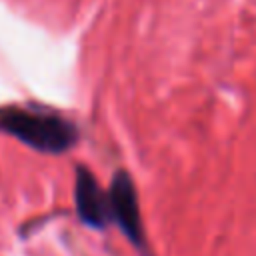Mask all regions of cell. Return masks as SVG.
<instances>
[{
  "mask_svg": "<svg viewBox=\"0 0 256 256\" xmlns=\"http://www.w3.org/2000/svg\"><path fill=\"white\" fill-rule=\"evenodd\" d=\"M0 132L42 154H62L78 142V126L72 120L38 106L0 108Z\"/></svg>",
  "mask_w": 256,
  "mask_h": 256,
  "instance_id": "6da1fadb",
  "label": "cell"
},
{
  "mask_svg": "<svg viewBox=\"0 0 256 256\" xmlns=\"http://www.w3.org/2000/svg\"><path fill=\"white\" fill-rule=\"evenodd\" d=\"M110 200H112V214L114 224L122 230V234L130 240L134 248L148 254L146 250V234L142 226L140 206H138V194L136 186L126 170H118L110 184Z\"/></svg>",
  "mask_w": 256,
  "mask_h": 256,
  "instance_id": "7a4b0ae2",
  "label": "cell"
},
{
  "mask_svg": "<svg viewBox=\"0 0 256 256\" xmlns=\"http://www.w3.org/2000/svg\"><path fill=\"white\" fill-rule=\"evenodd\" d=\"M74 202L80 220L90 228H106L114 224L110 192H104L96 176L86 166H76Z\"/></svg>",
  "mask_w": 256,
  "mask_h": 256,
  "instance_id": "3957f363",
  "label": "cell"
}]
</instances>
